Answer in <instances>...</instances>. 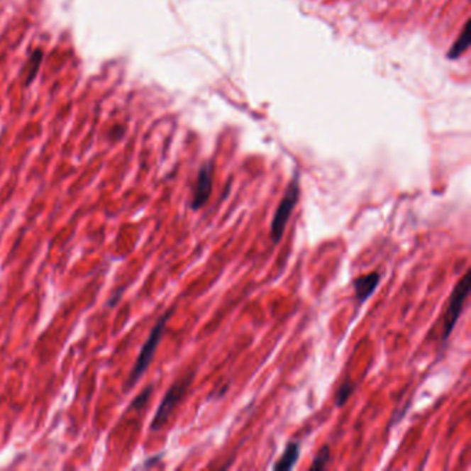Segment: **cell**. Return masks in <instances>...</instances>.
Instances as JSON below:
<instances>
[{"mask_svg":"<svg viewBox=\"0 0 471 471\" xmlns=\"http://www.w3.org/2000/svg\"><path fill=\"white\" fill-rule=\"evenodd\" d=\"M194 376H195V373L191 372V373L185 375L182 379H179L177 382H174L170 386V389L166 392L163 399L160 401L157 412H155V416L150 424L151 431H159L167 423L172 412L183 401L185 394L188 392V389H189V386L194 380Z\"/></svg>","mask_w":471,"mask_h":471,"instance_id":"3957f363","label":"cell"},{"mask_svg":"<svg viewBox=\"0 0 471 471\" xmlns=\"http://www.w3.org/2000/svg\"><path fill=\"white\" fill-rule=\"evenodd\" d=\"M329 459H331V449H329V446L323 445L319 449V452L316 453V456L313 460L311 470H323L326 467V465L329 463Z\"/></svg>","mask_w":471,"mask_h":471,"instance_id":"9c48e42d","label":"cell"},{"mask_svg":"<svg viewBox=\"0 0 471 471\" xmlns=\"http://www.w3.org/2000/svg\"><path fill=\"white\" fill-rule=\"evenodd\" d=\"M299 198H300V183H299V176L296 174L287 187L285 194H284L278 208L275 210L272 221H271L270 239L274 245L281 242L289 218H290V214H292L293 209L296 208V205L299 202Z\"/></svg>","mask_w":471,"mask_h":471,"instance_id":"7a4b0ae2","label":"cell"},{"mask_svg":"<svg viewBox=\"0 0 471 471\" xmlns=\"http://www.w3.org/2000/svg\"><path fill=\"white\" fill-rule=\"evenodd\" d=\"M470 46V35H469V23L465 26V29L462 32V35L458 38V40L453 43L452 49L448 52L446 57L450 60H456L459 58L465 52H467Z\"/></svg>","mask_w":471,"mask_h":471,"instance_id":"ba28073f","label":"cell"},{"mask_svg":"<svg viewBox=\"0 0 471 471\" xmlns=\"http://www.w3.org/2000/svg\"><path fill=\"white\" fill-rule=\"evenodd\" d=\"M299 458H300V444L297 441H292L287 445L282 456L272 466V469L277 471L292 470L296 466Z\"/></svg>","mask_w":471,"mask_h":471,"instance_id":"52a82bcc","label":"cell"},{"mask_svg":"<svg viewBox=\"0 0 471 471\" xmlns=\"http://www.w3.org/2000/svg\"><path fill=\"white\" fill-rule=\"evenodd\" d=\"M471 274L467 270L466 274L462 277V279L456 284L455 289L452 290L450 299H449V306L446 310L445 318H444V328H443V341L449 339L450 333L453 332V328L462 314V310L465 307V301L469 297L471 287Z\"/></svg>","mask_w":471,"mask_h":471,"instance_id":"277c9868","label":"cell"},{"mask_svg":"<svg viewBox=\"0 0 471 471\" xmlns=\"http://www.w3.org/2000/svg\"><path fill=\"white\" fill-rule=\"evenodd\" d=\"M382 279V275L377 272H370L367 275H361L357 279H354L353 287L355 290V297L360 303H365L367 299L375 293V290L379 287Z\"/></svg>","mask_w":471,"mask_h":471,"instance_id":"8992f818","label":"cell"},{"mask_svg":"<svg viewBox=\"0 0 471 471\" xmlns=\"http://www.w3.org/2000/svg\"><path fill=\"white\" fill-rule=\"evenodd\" d=\"M355 390V384L351 380H345L344 383H341L338 394H336V406H343L347 399L351 397V394L354 393Z\"/></svg>","mask_w":471,"mask_h":471,"instance_id":"8fae6325","label":"cell"},{"mask_svg":"<svg viewBox=\"0 0 471 471\" xmlns=\"http://www.w3.org/2000/svg\"><path fill=\"white\" fill-rule=\"evenodd\" d=\"M174 313V309H170L167 310L165 314L162 315L159 319H157L155 326L153 328L148 339L144 343V345L141 347V351L137 357V361L134 364V367L131 369V375L123 386V392L128 393L129 390H131L137 382L144 376V373L147 372V369L151 365L154 357H155V353H157V348L162 341V338H163V333H165V328H166V323L167 321L170 319V316Z\"/></svg>","mask_w":471,"mask_h":471,"instance_id":"6da1fadb","label":"cell"},{"mask_svg":"<svg viewBox=\"0 0 471 471\" xmlns=\"http://www.w3.org/2000/svg\"><path fill=\"white\" fill-rule=\"evenodd\" d=\"M153 392H154V384L147 386L141 393L138 394V395L133 399L131 406V409H134V411H141V409H144L145 405L148 404L151 395H153Z\"/></svg>","mask_w":471,"mask_h":471,"instance_id":"30bf717a","label":"cell"},{"mask_svg":"<svg viewBox=\"0 0 471 471\" xmlns=\"http://www.w3.org/2000/svg\"><path fill=\"white\" fill-rule=\"evenodd\" d=\"M42 52L38 50V52H33L32 57H31V62H29V74L26 77V84H31L33 82V79L36 77L38 71H39V67H40V62H42Z\"/></svg>","mask_w":471,"mask_h":471,"instance_id":"7c38bea8","label":"cell"},{"mask_svg":"<svg viewBox=\"0 0 471 471\" xmlns=\"http://www.w3.org/2000/svg\"><path fill=\"white\" fill-rule=\"evenodd\" d=\"M211 187H213V163L209 162L204 165L198 173V179L191 201V209L199 210L208 204L211 195Z\"/></svg>","mask_w":471,"mask_h":471,"instance_id":"5b68a950","label":"cell"}]
</instances>
